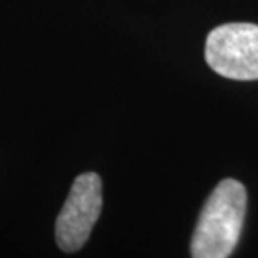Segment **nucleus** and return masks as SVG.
Listing matches in <instances>:
<instances>
[{"label":"nucleus","mask_w":258,"mask_h":258,"mask_svg":"<svg viewBox=\"0 0 258 258\" xmlns=\"http://www.w3.org/2000/svg\"><path fill=\"white\" fill-rule=\"evenodd\" d=\"M246 215V189L231 178L221 179L208 196L189 243L193 258H226L240 241Z\"/></svg>","instance_id":"1"},{"label":"nucleus","mask_w":258,"mask_h":258,"mask_svg":"<svg viewBox=\"0 0 258 258\" xmlns=\"http://www.w3.org/2000/svg\"><path fill=\"white\" fill-rule=\"evenodd\" d=\"M205 59L211 69L231 81H258V25L230 22L206 37Z\"/></svg>","instance_id":"2"},{"label":"nucleus","mask_w":258,"mask_h":258,"mask_svg":"<svg viewBox=\"0 0 258 258\" xmlns=\"http://www.w3.org/2000/svg\"><path fill=\"white\" fill-rule=\"evenodd\" d=\"M102 208V183L97 173H82L55 220V240L62 251L81 250L89 238Z\"/></svg>","instance_id":"3"}]
</instances>
